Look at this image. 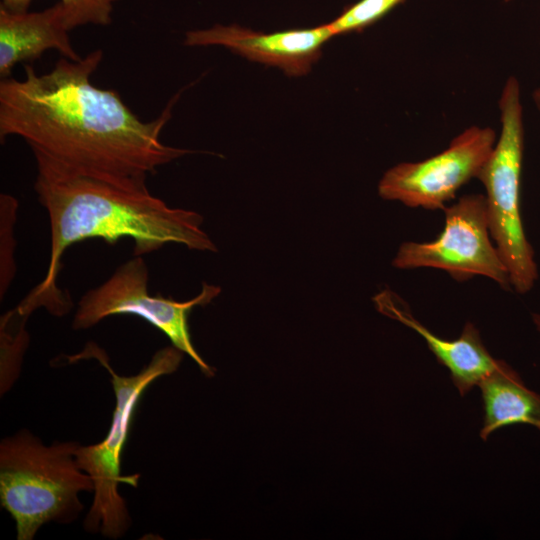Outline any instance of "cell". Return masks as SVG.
I'll list each match as a JSON object with an SVG mask.
<instances>
[{"label":"cell","instance_id":"1","mask_svg":"<svg viewBox=\"0 0 540 540\" xmlns=\"http://www.w3.org/2000/svg\"><path fill=\"white\" fill-rule=\"evenodd\" d=\"M103 59L96 49L79 61L60 58L38 74L25 65V78L0 82V140L21 137L33 153L72 168L117 177L143 178L192 151L161 141L176 94L161 114L142 121L119 93L93 85Z\"/></svg>","mask_w":540,"mask_h":540},{"label":"cell","instance_id":"2","mask_svg":"<svg viewBox=\"0 0 540 540\" xmlns=\"http://www.w3.org/2000/svg\"><path fill=\"white\" fill-rule=\"evenodd\" d=\"M37 175L34 189L46 209L50 225V257L43 280L16 306L29 317L44 307L54 316L72 308L69 294L57 284L64 252L74 243L102 239L114 244L129 238L134 256L154 252L168 243L199 251L216 246L201 228L202 216L169 207L152 195L146 179L84 171L33 153Z\"/></svg>","mask_w":540,"mask_h":540},{"label":"cell","instance_id":"3","mask_svg":"<svg viewBox=\"0 0 540 540\" xmlns=\"http://www.w3.org/2000/svg\"><path fill=\"white\" fill-rule=\"evenodd\" d=\"M79 444L44 445L29 431L0 444V502L16 522L17 539L31 540L48 522L69 523L83 509L81 492H93L91 477L77 464Z\"/></svg>","mask_w":540,"mask_h":540},{"label":"cell","instance_id":"4","mask_svg":"<svg viewBox=\"0 0 540 540\" xmlns=\"http://www.w3.org/2000/svg\"><path fill=\"white\" fill-rule=\"evenodd\" d=\"M183 354L173 345L160 349L149 364L133 376L117 374L104 351L94 344L75 356L94 357L109 371L116 400L111 427L103 441L89 446L79 445L75 452L78 466L91 477L94 484L93 501L83 524L87 531L117 539L129 529L131 518L118 486L125 483L137 487L140 477L139 474L123 476L120 469L134 413L144 391L154 380L175 372Z\"/></svg>","mask_w":540,"mask_h":540},{"label":"cell","instance_id":"5","mask_svg":"<svg viewBox=\"0 0 540 540\" xmlns=\"http://www.w3.org/2000/svg\"><path fill=\"white\" fill-rule=\"evenodd\" d=\"M501 131L494 149L479 173L492 239L507 268L511 286L528 292L538 277L533 249L521 217V175L524 123L521 89L510 76L499 99Z\"/></svg>","mask_w":540,"mask_h":540},{"label":"cell","instance_id":"6","mask_svg":"<svg viewBox=\"0 0 540 540\" xmlns=\"http://www.w3.org/2000/svg\"><path fill=\"white\" fill-rule=\"evenodd\" d=\"M149 272L142 256L120 265L100 286L80 299L73 318L76 330L88 329L111 315L138 316L164 333L174 347L191 357L206 376H213L209 366L194 348L189 331V315L194 307L205 306L216 298L221 288L203 283L201 292L191 300L179 302L148 289Z\"/></svg>","mask_w":540,"mask_h":540},{"label":"cell","instance_id":"7","mask_svg":"<svg viewBox=\"0 0 540 540\" xmlns=\"http://www.w3.org/2000/svg\"><path fill=\"white\" fill-rule=\"evenodd\" d=\"M444 227L429 242L401 244L392 265L398 269L434 268L457 281L484 276L508 289L509 274L492 242L485 196L468 194L444 209Z\"/></svg>","mask_w":540,"mask_h":540},{"label":"cell","instance_id":"8","mask_svg":"<svg viewBox=\"0 0 540 540\" xmlns=\"http://www.w3.org/2000/svg\"><path fill=\"white\" fill-rule=\"evenodd\" d=\"M496 140L489 127H469L442 152L387 170L378 185L379 195L411 208L444 209L464 184L478 177Z\"/></svg>","mask_w":540,"mask_h":540},{"label":"cell","instance_id":"9","mask_svg":"<svg viewBox=\"0 0 540 540\" xmlns=\"http://www.w3.org/2000/svg\"><path fill=\"white\" fill-rule=\"evenodd\" d=\"M334 37L328 23L312 28L263 33L237 24H216L190 30L187 46H224L250 61L280 68L287 76L307 74L320 58L322 46Z\"/></svg>","mask_w":540,"mask_h":540},{"label":"cell","instance_id":"10","mask_svg":"<svg viewBox=\"0 0 540 540\" xmlns=\"http://www.w3.org/2000/svg\"><path fill=\"white\" fill-rule=\"evenodd\" d=\"M379 311L416 331L427 343L438 363L449 369L460 395L490 375L501 360L494 359L486 349L479 330L466 322L459 338L447 340L432 333L411 313L407 305L392 292H382L375 298Z\"/></svg>","mask_w":540,"mask_h":540},{"label":"cell","instance_id":"11","mask_svg":"<svg viewBox=\"0 0 540 540\" xmlns=\"http://www.w3.org/2000/svg\"><path fill=\"white\" fill-rule=\"evenodd\" d=\"M69 32L60 2L32 12H11L0 6L1 78H9L18 63L36 60L49 49L69 60H81Z\"/></svg>","mask_w":540,"mask_h":540},{"label":"cell","instance_id":"12","mask_svg":"<svg viewBox=\"0 0 540 540\" xmlns=\"http://www.w3.org/2000/svg\"><path fill=\"white\" fill-rule=\"evenodd\" d=\"M484 405L480 437L487 440L499 428L528 424L540 430V395L528 389L507 363L498 367L478 385Z\"/></svg>","mask_w":540,"mask_h":540},{"label":"cell","instance_id":"13","mask_svg":"<svg viewBox=\"0 0 540 540\" xmlns=\"http://www.w3.org/2000/svg\"><path fill=\"white\" fill-rule=\"evenodd\" d=\"M27 317L21 315L16 307L1 317V394L7 392L18 378L23 355L29 343L25 330Z\"/></svg>","mask_w":540,"mask_h":540},{"label":"cell","instance_id":"14","mask_svg":"<svg viewBox=\"0 0 540 540\" xmlns=\"http://www.w3.org/2000/svg\"><path fill=\"white\" fill-rule=\"evenodd\" d=\"M33 0H1L0 6L11 12L29 10ZM119 0H60L65 21L71 31L77 27L93 24L107 26L112 22L114 4Z\"/></svg>","mask_w":540,"mask_h":540},{"label":"cell","instance_id":"15","mask_svg":"<svg viewBox=\"0 0 540 540\" xmlns=\"http://www.w3.org/2000/svg\"><path fill=\"white\" fill-rule=\"evenodd\" d=\"M405 0H359L328 22L334 36L360 32L382 19Z\"/></svg>","mask_w":540,"mask_h":540},{"label":"cell","instance_id":"16","mask_svg":"<svg viewBox=\"0 0 540 540\" xmlns=\"http://www.w3.org/2000/svg\"><path fill=\"white\" fill-rule=\"evenodd\" d=\"M1 209V257H0V294L5 295L15 274L14 224L16 221L17 201L9 195L2 194Z\"/></svg>","mask_w":540,"mask_h":540},{"label":"cell","instance_id":"17","mask_svg":"<svg viewBox=\"0 0 540 540\" xmlns=\"http://www.w3.org/2000/svg\"><path fill=\"white\" fill-rule=\"evenodd\" d=\"M532 97L536 108L540 112V86L533 91Z\"/></svg>","mask_w":540,"mask_h":540},{"label":"cell","instance_id":"18","mask_svg":"<svg viewBox=\"0 0 540 540\" xmlns=\"http://www.w3.org/2000/svg\"><path fill=\"white\" fill-rule=\"evenodd\" d=\"M533 320H534V323L537 326V329L540 331V315L534 314L533 315Z\"/></svg>","mask_w":540,"mask_h":540}]
</instances>
